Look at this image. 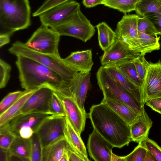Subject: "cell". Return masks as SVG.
<instances>
[{
  "label": "cell",
  "mask_w": 161,
  "mask_h": 161,
  "mask_svg": "<svg viewBox=\"0 0 161 161\" xmlns=\"http://www.w3.org/2000/svg\"><path fill=\"white\" fill-rule=\"evenodd\" d=\"M138 37L123 41L132 51L142 55L160 49V37H154L138 32Z\"/></svg>",
  "instance_id": "17"
},
{
  "label": "cell",
  "mask_w": 161,
  "mask_h": 161,
  "mask_svg": "<svg viewBox=\"0 0 161 161\" xmlns=\"http://www.w3.org/2000/svg\"><path fill=\"white\" fill-rule=\"evenodd\" d=\"M158 1H159L160 3H161V0H158Z\"/></svg>",
  "instance_id": "50"
},
{
  "label": "cell",
  "mask_w": 161,
  "mask_h": 161,
  "mask_svg": "<svg viewBox=\"0 0 161 161\" xmlns=\"http://www.w3.org/2000/svg\"><path fill=\"white\" fill-rule=\"evenodd\" d=\"M140 0H103L101 4L125 14L135 11L136 5Z\"/></svg>",
  "instance_id": "30"
},
{
  "label": "cell",
  "mask_w": 161,
  "mask_h": 161,
  "mask_svg": "<svg viewBox=\"0 0 161 161\" xmlns=\"http://www.w3.org/2000/svg\"><path fill=\"white\" fill-rule=\"evenodd\" d=\"M60 36L51 28L41 25L25 44L36 52L59 56L58 45Z\"/></svg>",
  "instance_id": "7"
},
{
  "label": "cell",
  "mask_w": 161,
  "mask_h": 161,
  "mask_svg": "<svg viewBox=\"0 0 161 161\" xmlns=\"http://www.w3.org/2000/svg\"><path fill=\"white\" fill-rule=\"evenodd\" d=\"M136 14H125L117 24L115 31L116 37L123 41L132 40L139 36Z\"/></svg>",
  "instance_id": "19"
},
{
  "label": "cell",
  "mask_w": 161,
  "mask_h": 161,
  "mask_svg": "<svg viewBox=\"0 0 161 161\" xmlns=\"http://www.w3.org/2000/svg\"><path fill=\"white\" fill-rule=\"evenodd\" d=\"M9 154L17 156L31 161V145L30 138L16 136L8 149Z\"/></svg>",
  "instance_id": "26"
},
{
  "label": "cell",
  "mask_w": 161,
  "mask_h": 161,
  "mask_svg": "<svg viewBox=\"0 0 161 161\" xmlns=\"http://www.w3.org/2000/svg\"><path fill=\"white\" fill-rule=\"evenodd\" d=\"M138 144L150 152L156 161H161V147L155 142L147 137L141 141Z\"/></svg>",
  "instance_id": "34"
},
{
  "label": "cell",
  "mask_w": 161,
  "mask_h": 161,
  "mask_svg": "<svg viewBox=\"0 0 161 161\" xmlns=\"http://www.w3.org/2000/svg\"><path fill=\"white\" fill-rule=\"evenodd\" d=\"M113 146L93 129L89 135L87 148L90 157L96 161H111Z\"/></svg>",
  "instance_id": "14"
},
{
  "label": "cell",
  "mask_w": 161,
  "mask_h": 161,
  "mask_svg": "<svg viewBox=\"0 0 161 161\" xmlns=\"http://www.w3.org/2000/svg\"><path fill=\"white\" fill-rule=\"evenodd\" d=\"M54 91L47 86L38 88L27 99L21 110V113L50 114V103Z\"/></svg>",
  "instance_id": "13"
},
{
  "label": "cell",
  "mask_w": 161,
  "mask_h": 161,
  "mask_svg": "<svg viewBox=\"0 0 161 161\" xmlns=\"http://www.w3.org/2000/svg\"><path fill=\"white\" fill-rule=\"evenodd\" d=\"M153 122L142 106L141 111L136 119L129 125L132 141L139 143L148 137Z\"/></svg>",
  "instance_id": "21"
},
{
  "label": "cell",
  "mask_w": 161,
  "mask_h": 161,
  "mask_svg": "<svg viewBox=\"0 0 161 161\" xmlns=\"http://www.w3.org/2000/svg\"><path fill=\"white\" fill-rule=\"evenodd\" d=\"M113 79L122 88L135 97L142 104L143 98L141 88L124 75L114 65L103 66Z\"/></svg>",
  "instance_id": "18"
},
{
  "label": "cell",
  "mask_w": 161,
  "mask_h": 161,
  "mask_svg": "<svg viewBox=\"0 0 161 161\" xmlns=\"http://www.w3.org/2000/svg\"><path fill=\"white\" fill-rule=\"evenodd\" d=\"M80 9V4L71 0L52 8L39 17L42 25L51 28L65 22Z\"/></svg>",
  "instance_id": "8"
},
{
  "label": "cell",
  "mask_w": 161,
  "mask_h": 161,
  "mask_svg": "<svg viewBox=\"0 0 161 161\" xmlns=\"http://www.w3.org/2000/svg\"><path fill=\"white\" fill-rule=\"evenodd\" d=\"M8 149L0 147V161H8Z\"/></svg>",
  "instance_id": "46"
},
{
  "label": "cell",
  "mask_w": 161,
  "mask_h": 161,
  "mask_svg": "<svg viewBox=\"0 0 161 161\" xmlns=\"http://www.w3.org/2000/svg\"><path fill=\"white\" fill-rule=\"evenodd\" d=\"M140 54L131 50L123 41L116 36L114 43L104 52L100 58L102 66H104L132 60Z\"/></svg>",
  "instance_id": "12"
},
{
  "label": "cell",
  "mask_w": 161,
  "mask_h": 161,
  "mask_svg": "<svg viewBox=\"0 0 161 161\" xmlns=\"http://www.w3.org/2000/svg\"><path fill=\"white\" fill-rule=\"evenodd\" d=\"M71 0H45L42 5L32 14L34 17L39 16L41 14L59 4Z\"/></svg>",
  "instance_id": "39"
},
{
  "label": "cell",
  "mask_w": 161,
  "mask_h": 161,
  "mask_svg": "<svg viewBox=\"0 0 161 161\" xmlns=\"http://www.w3.org/2000/svg\"><path fill=\"white\" fill-rule=\"evenodd\" d=\"M16 57V64L22 88L31 90L47 86L61 94L68 93L69 83L57 72L31 58Z\"/></svg>",
  "instance_id": "1"
},
{
  "label": "cell",
  "mask_w": 161,
  "mask_h": 161,
  "mask_svg": "<svg viewBox=\"0 0 161 161\" xmlns=\"http://www.w3.org/2000/svg\"><path fill=\"white\" fill-rule=\"evenodd\" d=\"M15 136L10 132L0 129V147L8 149Z\"/></svg>",
  "instance_id": "40"
},
{
  "label": "cell",
  "mask_w": 161,
  "mask_h": 161,
  "mask_svg": "<svg viewBox=\"0 0 161 161\" xmlns=\"http://www.w3.org/2000/svg\"><path fill=\"white\" fill-rule=\"evenodd\" d=\"M135 11L140 17H144L151 13L161 14V3L158 0H140L136 5Z\"/></svg>",
  "instance_id": "28"
},
{
  "label": "cell",
  "mask_w": 161,
  "mask_h": 161,
  "mask_svg": "<svg viewBox=\"0 0 161 161\" xmlns=\"http://www.w3.org/2000/svg\"><path fill=\"white\" fill-rule=\"evenodd\" d=\"M65 124L64 129L65 138L72 149L76 153L89 161L85 145L80 134L74 128L68 118L65 116Z\"/></svg>",
  "instance_id": "22"
},
{
  "label": "cell",
  "mask_w": 161,
  "mask_h": 161,
  "mask_svg": "<svg viewBox=\"0 0 161 161\" xmlns=\"http://www.w3.org/2000/svg\"><path fill=\"white\" fill-rule=\"evenodd\" d=\"M69 146L64 137L42 148L41 161H60Z\"/></svg>",
  "instance_id": "23"
},
{
  "label": "cell",
  "mask_w": 161,
  "mask_h": 161,
  "mask_svg": "<svg viewBox=\"0 0 161 161\" xmlns=\"http://www.w3.org/2000/svg\"><path fill=\"white\" fill-rule=\"evenodd\" d=\"M64 60L73 69L83 73L90 72L94 64L91 49L72 52Z\"/></svg>",
  "instance_id": "20"
},
{
  "label": "cell",
  "mask_w": 161,
  "mask_h": 161,
  "mask_svg": "<svg viewBox=\"0 0 161 161\" xmlns=\"http://www.w3.org/2000/svg\"><path fill=\"white\" fill-rule=\"evenodd\" d=\"M29 0H0V35H11L31 24Z\"/></svg>",
  "instance_id": "3"
},
{
  "label": "cell",
  "mask_w": 161,
  "mask_h": 161,
  "mask_svg": "<svg viewBox=\"0 0 161 161\" xmlns=\"http://www.w3.org/2000/svg\"><path fill=\"white\" fill-rule=\"evenodd\" d=\"M103 0H83L84 6L87 8L93 7L97 5L101 4Z\"/></svg>",
  "instance_id": "44"
},
{
  "label": "cell",
  "mask_w": 161,
  "mask_h": 161,
  "mask_svg": "<svg viewBox=\"0 0 161 161\" xmlns=\"http://www.w3.org/2000/svg\"><path fill=\"white\" fill-rule=\"evenodd\" d=\"M143 104L148 100L161 97V61L149 62L141 87Z\"/></svg>",
  "instance_id": "11"
},
{
  "label": "cell",
  "mask_w": 161,
  "mask_h": 161,
  "mask_svg": "<svg viewBox=\"0 0 161 161\" xmlns=\"http://www.w3.org/2000/svg\"><path fill=\"white\" fill-rule=\"evenodd\" d=\"M52 115L49 113H21L0 126V129L10 132L15 136H19L22 129H31L36 133L42 123Z\"/></svg>",
  "instance_id": "10"
},
{
  "label": "cell",
  "mask_w": 161,
  "mask_h": 161,
  "mask_svg": "<svg viewBox=\"0 0 161 161\" xmlns=\"http://www.w3.org/2000/svg\"><path fill=\"white\" fill-rule=\"evenodd\" d=\"M90 72H78L70 83L69 91L70 97L73 98L81 110L86 113L85 102L90 86Z\"/></svg>",
  "instance_id": "16"
},
{
  "label": "cell",
  "mask_w": 161,
  "mask_h": 161,
  "mask_svg": "<svg viewBox=\"0 0 161 161\" xmlns=\"http://www.w3.org/2000/svg\"><path fill=\"white\" fill-rule=\"evenodd\" d=\"M57 93L62 103L65 116L75 130L81 134L84 130L86 113L81 110L73 98Z\"/></svg>",
  "instance_id": "15"
},
{
  "label": "cell",
  "mask_w": 161,
  "mask_h": 161,
  "mask_svg": "<svg viewBox=\"0 0 161 161\" xmlns=\"http://www.w3.org/2000/svg\"><path fill=\"white\" fill-rule=\"evenodd\" d=\"M97 83L102 91L103 97L122 103L137 114H140L142 106L132 95L120 86L102 66L96 74Z\"/></svg>",
  "instance_id": "5"
},
{
  "label": "cell",
  "mask_w": 161,
  "mask_h": 161,
  "mask_svg": "<svg viewBox=\"0 0 161 161\" xmlns=\"http://www.w3.org/2000/svg\"><path fill=\"white\" fill-rule=\"evenodd\" d=\"M111 161H125V159L124 156H118L112 152L111 155Z\"/></svg>",
  "instance_id": "47"
},
{
  "label": "cell",
  "mask_w": 161,
  "mask_h": 161,
  "mask_svg": "<svg viewBox=\"0 0 161 161\" xmlns=\"http://www.w3.org/2000/svg\"><path fill=\"white\" fill-rule=\"evenodd\" d=\"M8 51L16 56L21 55L29 58L50 68L59 74L69 84L78 72L69 66L60 56L36 52L19 41L13 43Z\"/></svg>",
  "instance_id": "4"
},
{
  "label": "cell",
  "mask_w": 161,
  "mask_h": 161,
  "mask_svg": "<svg viewBox=\"0 0 161 161\" xmlns=\"http://www.w3.org/2000/svg\"><path fill=\"white\" fill-rule=\"evenodd\" d=\"M11 66L3 59H0V88L5 87L10 77Z\"/></svg>",
  "instance_id": "37"
},
{
  "label": "cell",
  "mask_w": 161,
  "mask_h": 161,
  "mask_svg": "<svg viewBox=\"0 0 161 161\" xmlns=\"http://www.w3.org/2000/svg\"><path fill=\"white\" fill-rule=\"evenodd\" d=\"M101 102L109 107L129 125L138 117V114L128 106L120 102L103 97Z\"/></svg>",
  "instance_id": "24"
},
{
  "label": "cell",
  "mask_w": 161,
  "mask_h": 161,
  "mask_svg": "<svg viewBox=\"0 0 161 161\" xmlns=\"http://www.w3.org/2000/svg\"><path fill=\"white\" fill-rule=\"evenodd\" d=\"M146 103L152 110L161 114V97L151 99Z\"/></svg>",
  "instance_id": "42"
},
{
  "label": "cell",
  "mask_w": 161,
  "mask_h": 161,
  "mask_svg": "<svg viewBox=\"0 0 161 161\" xmlns=\"http://www.w3.org/2000/svg\"><path fill=\"white\" fill-rule=\"evenodd\" d=\"M61 36H69L86 42L94 35L95 29L80 9L65 22L51 28Z\"/></svg>",
  "instance_id": "6"
},
{
  "label": "cell",
  "mask_w": 161,
  "mask_h": 161,
  "mask_svg": "<svg viewBox=\"0 0 161 161\" xmlns=\"http://www.w3.org/2000/svg\"><path fill=\"white\" fill-rule=\"evenodd\" d=\"M10 35L8 34L0 35V47H1L9 43L10 41Z\"/></svg>",
  "instance_id": "45"
},
{
  "label": "cell",
  "mask_w": 161,
  "mask_h": 161,
  "mask_svg": "<svg viewBox=\"0 0 161 161\" xmlns=\"http://www.w3.org/2000/svg\"><path fill=\"white\" fill-rule=\"evenodd\" d=\"M114 65L124 75L136 85L141 87L142 82L137 73L133 59L126 61Z\"/></svg>",
  "instance_id": "29"
},
{
  "label": "cell",
  "mask_w": 161,
  "mask_h": 161,
  "mask_svg": "<svg viewBox=\"0 0 161 161\" xmlns=\"http://www.w3.org/2000/svg\"><path fill=\"white\" fill-rule=\"evenodd\" d=\"M65 116L52 115L42 123L36 133L39 138L42 148L65 137Z\"/></svg>",
  "instance_id": "9"
},
{
  "label": "cell",
  "mask_w": 161,
  "mask_h": 161,
  "mask_svg": "<svg viewBox=\"0 0 161 161\" xmlns=\"http://www.w3.org/2000/svg\"><path fill=\"white\" fill-rule=\"evenodd\" d=\"M37 89L29 90L7 110L0 114V126L4 125L14 117L21 113V110L25 103Z\"/></svg>",
  "instance_id": "25"
},
{
  "label": "cell",
  "mask_w": 161,
  "mask_h": 161,
  "mask_svg": "<svg viewBox=\"0 0 161 161\" xmlns=\"http://www.w3.org/2000/svg\"><path fill=\"white\" fill-rule=\"evenodd\" d=\"M156 161L153 155L149 152L147 151L144 161Z\"/></svg>",
  "instance_id": "48"
},
{
  "label": "cell",
  "mask_w": 161,
  "mask_h": 161,
  "mask_svg": "<svg viewBox=\"0 0 161 161\" xmlns=\"http://www.w3.org/2000/svg\"><path fill=\"white\" fill-rule=\"evenodd\" d=\"M96 27L98 31L99 45L105 52L114 42L116 39L115 33L105 22L99 23Z\"/></svg>",
  "instance_id": "27"
},
{
  "label": "cell",
  "mask_w": 161,
  "mask_h": 161,
  "mask_svg": "<svg viewBox=\"0 0 161 161\" xmlns=\"http://www.w3.org/2000/svg\"><path fill=\"white\" fill-rule=\"evenodd\" d=\"M89 117L93 129L114 147L122 148L132 141L129 125L105 103L92 106Z\"/></svg>",
  "instance_id": "2"
},
{
  "label": "cell",
  "mask_w": 161,
  "mask_h": 161,
  "mask_svg": "<svg viewBox=\"0 0 161 161\" xmlns=\"http://www.w3.org/2000/svg\"><path fill=\"white\" fill-rule=\"evenodd\" d=\"M69 147L64 153L61 158L60 161H69V156L68 153V149Z\"/></svg>",
  "instance_id": "49"
},
{
  "label": "cell",
  "mask_w": 161,
  "mask_h": 161,
  "mask_svg": "<svg viewBox=\"0 0 161 161\" xmlns=\"http://www.w3.org/2000/svg\"><path fill=\"white\" fill-rule=\"evenodd\" d=\"M137 30L139 32L157 37V31L152 23L146 17H140L137 21Z\"/></svg>",
  "instance_id": "35"
},
{
  "label": "cell",
  "mask_w": 161,
  "mask_h": 161,
  "mask_svg": "<svg viewBox=\"0 0 161 161\" xmlns=\"http://www.w3.org/2000/svg\"><path fill=\"white\" fill-rule=\"evenodd\" d=\"M49 112L54 116H64L65 115L62 101L58 93L54 91L50 101Z\"/></svg>",
  "instance_id": "33"
},
{
  "label": "cell",
  "mask_w": 161,
  "mask_h": 161,
  "mask_svg": "<svg viewBox=\"0 0 161 161\" xmlns=\"http://www.w3.org/2000/svg\"><path fill=\"white\" fill-rule=\"evenodd\" d=\"M30 139L31 152V161H41L42 147L37 133H34Z\"/></svg>",
  "instance_id": "32"
},
{
  "label": "cell",
  "mask_w": 161,
  "mask_h": 161,
  "mask_svg": "<svg viewBox=\"0 0 161 161\" xmlns=\"http://www.w3.org/2000/svg\"><path fill=\"white\" fill-rule=\"evenodd\" d=\"M29 90L17 91L9 93L0 103V114L5 111L14 104L22 96Z\"/></svg>",
  "instance_id": "31"
},
{
  "label": "cell",
  "mask_w": 161,
  "mask_h": 161,
  "mask_svg": "<svg viewBox=\"0 0 161 161\" xmlns=\"http://www.w3.org/2000/svg\"><path fill=\"white\" fill-rule=\"evenodd\" d=\"M147 151L138 144L130 153L124 156L125 161H144Z\"/></svg>",
  "instance_id": "38"
},
{
  "label": "cell",
  "mask_w": 161,
  "mask_h": 161,
  "mask_svg": "<svg viewBox=\"0 0 161 161\" xmlns=\"http://www.w3.org/2000/svg\"><path fill=\"white\" fill-rule=\"evenodd\" d=\"M68 153L69 161H86L85 158L75 152L69 145Z\"/></svg>",
  "instance_id": "43"
},
{
  "label": "cell",
  "mask_w": 161,
  "mask_h": 161,
  "mask_svg": "<svg viewBox=\"0 0 161 161\" xmlns=\"http://www.w3.org/2000/svg\"><path fill=\"white\" fill-rule=\"evenodd\" d=\"M148 19L154 26L158 34L161 35V14L151 13L144 17Z\"/></svg>",
  "instance_id": "41"
},
{
  "label": "cell",
  "mask_w": 161,
  "mask_h": 161,
  "mask_svg": "<svg viewBox=\"0 0 161 161\" xmlns=\"http://www.w3.org/2000/svg\"><path fill=\"white\" fill-rule=\"evenodd\" d=\"M137 73L143 82L149 62L141 54L133 59Z\"/></svg>",
  "instance_id": "36"
}]
</instances>
